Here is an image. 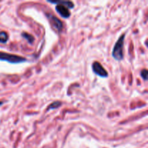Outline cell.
Returning <instances> with one entry per match:
<instances>
[{
	"mask_svg": "<svg viewBox=\"0 0 148 148\" xmlns=\"http://www.w3.org/2000/svg\"><path fill=\"white\" fill-rule=\"evenodd\" d=\"M125 34H122L114 46L112 51V56L116 61H121L124 59V44Z\"/></svg>",
	"mask_w": 148,
	"mask_h": 148,
	"instance_id": "cell-1",
	"label": "cell"
},
{
	"mask_svg": "<svg viewBox=\"0 0 148 148\" xmlns=\"http://www.w3.org/2000/svg\"><path fill=\"white\" fill-rule=\"evenodd\" d=\"M0 60L7 62L11 64H19L25 62L27 61V59L23 57V56L6 53V52L0 51Z\"/></svg>",
	"mask_w": 148,
	"mask_h": 148,
	"instance_id": "cell-2",
	"label": "cell"
},
{
	"mask_svg": "<svg viewBox=\"0 0 148 148\" xmlns=\"http://www.w3.org/2000/svg\"><path fill=\"white\" fill-rule=\"evenodd\" d=\"M46 17H47L49 21L50 22L52 27L56 32L60 33L62 30V28H63V23H62V22L52 14H46Z\"/></svg>",
	"mask_w": 148,
	"mask_h": 148,
	"instance_id": "cell-3",
	"label": "cell"
},
{
	"mask_svg": "<svg viewBox=\"0 0 148 148\" xmlns=\"http://www.w3.org/2000/svg\"><path fill=\"white\" fill-rule=\"evenodd\" d=\"M92 69L94 73L101 77H107L108 76V72L98 62H94L92 63Z\"/></svg>",
	"mask_w": 148,
	"mask_h": 148,
	"instance_id": "cell-4",
	"label": "cell"
},
{
	"mask_svg": "<svg viewBox=\"0 0 148 148\" xmlns=\"http://www.w3.org/2000/svg\"><path fill=\"white\" fill-rule=\"evenodd\" d=\"M56 10L60 16H62L64 18H68L70 17L71 13L69 12V9L62 4H56Z\"/></svg>",
	"mask_w": 148,
	"mask_h": 148,
	"instance_id": "cell-5",
	"label": "cell"
},
{
	"mask_svg": "<svg viewBox=\"0 0 148 148\" xmlns=\"http://www.w3.org/2000/svg\"><path fill=\"white\" fill-rule=\"evenodd\" d=\"M48 2L54 4H62L67 7L68 9H73L74 8V3L70 1H61V0H56V1H48Z\"/></svg>",
	"mask_w": 148,
	"mask_h": 148,
	"instance_id": "cell-6",
	"label": "cell"
},
{
	"mask_svg": "<svg viewBox=\"0 0 148 148\" xmlns=\"http://www.w3.org/2000/svg\"><path fill=\"white\" fill-rule=\"evenodd\" d=\"M62 105V102H60V101H54V102L52 103L51 104H50V106L48 107L47 111H49V110H52V109H57V108H59Z\"/></svg>",
	"mask_w": 148,
	"mask_h": 148,
	"instance_id": "cell-7",
	"label": "cell"
},
{
	"mask_svg": "<svg viewBox=\"0 0 148 148\" xmlns=\"http://www.w3.org/2000/svg\"><path fill=\"white\" fill-rule=\"evenodd\" d=\"M9 36L6 32L1 31L0 32V43H5L8 40Z\"/></svg>",
	"mask_w": 148,
	"mask_h": 148,
	"instance_id": "cell-8",
	"label": "cell"
},
{
	"mask_svg": "<svg viewBox=\"0 0 148 148\" xmlns=\"http://www.w3.org/2000/svg\"><path fill=\"white\" fill-rule=\"evenodd\" d=\"M22 36H23L24 38H25L26 40H27V42H28L29 43H30V44H32V43L34 42V37H33V36H31V35L29 34V33H22Z\"/></svg>",
	"mask_w": 148,
	"mask_h": 148,
	"instance_id": "cell-9",
	"label": "cell"
},
{
	"mask_svg": "<svg viewBox=\"0 0 148 148\" xmlns=\"http://www.w3.org/2000/svg\"><path fill=\"white\" fill-rule=\"evenodd\" d=\"M140 75H141L142 78H143L144 80H147V69H143L140 72Z\"/></svg>",
	"mask_w": 148,
	"mask_h": 148,
	"instance_id": "cell-10",
	"label": "cell"
},
{
	"mask_svg": "<svg viewBox=\"0 0 148 148\" xmlns=\"http://www.w3.org/2000/svg\"><path fill=\"white\" fill-rule=\"evenodd\" d=\"M2 104H3L2 101H0V106H2Z\"/></svg>",
	"mask_w": 148,
	"mask_h": 148,
	"instance_id": "cell-11",
	"label": "cell"
}]
</instances>
